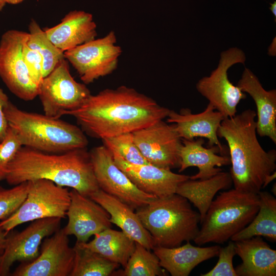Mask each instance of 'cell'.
<instances>
[{
  "instance_id": "cell-1",
  "label": "cell",
  "mask_w": 276,
  "mask_h": 276,
  "mask_svg": "<svg viewBox=\"0 0 276 276\" xmlns=\"http://www.w3.org/2000/svg\"><path fill=\"white\" fill-rule=\"evenodd\" d=\"M170 109L133 88L121 86L90 95L74 117L83 132L103 139L133 132L167 118Z\"/></svg>"
},
{
  "instance_id": "cell-2",
  "label": "cell",
  "mask_w": 276,
  "mask_h": 276,
  "mask_svg": "<svg viewBox=\"0 0 276 276\" xmlns=\"http://www.w3.org/2000/svg\"><path fill=\"white\" fill-rule=\"evenodd\" d=\"M44 179L89 197L100 188L86 148L48 153L22 147L10 163L5 180L12 186Z\"/></svg>"
},
{
  "instance_id": "cell-3",
  "label": "cell",
  "mask_w": 276,
  "mask_h": 276,
  "mask_svg": "<svg viewBox=\"0 0 276 276\" xmlns=\"http://www.w3.org/2000/svg\"><path fill=\"white\" fill-rule=\"evenodd\" d=\"M256 112L247 109L224 119L217 130L218 137L226 142L231 167L229 173L234 188L258 194L266 178L275 171L276 151H265L256 132Z\"/></svg>"
},
{
  "instance_id": "cell-4",
  "label": "cell",
  "mask_w": 276,
  "mask_h": 276,
  "mask_svg": "<svg viewBox=\"0 0 276 276\" xmlns=\"http://www.w3.org/2000/svg\"><path fill=\"white\" fill-rule=\"evenodd\" d=\"M4 112L22 146L58 153L86 148L88 144L82 130L59 119L22 110L10 101Z\"/></svg>"
},
{
  "instance_id": "cell-5",
  "label": "cell",
  "mask_w": 276,
  "mask_h": 276,
  "mask_svg": "<svg viewBox=\"0 0 276 276\" xmlns=\"http://www.w3.org/2000/svg\"><path fill=\"white\" fill-rule=\"evenodd\" d=\"M144 227L151 235L155 246L172 248L197 236L200 215L189 201L176 194L155 198L136 210Z\"/></svg>"
},
{
  "instance_id": "cell-6",
  "label": "cell",
  "mask_w": 276,
  "mask_h": 276,
  "mask_svg": "<svg viewBox=\"0 0 276 276\" xmlns=\"http://www.w3.org/2000/svg\"><path fill=\"white\" fill-rule=\"evenodd\" d=\"M259 208L258 194L235 188L220 192L212 201L193 241L198 245L223 244L249 224Z\"/></svg>"
},
{
  "instance_id": "cell-7",
  "label": "cell",
  "mask_w": 276,
  "mask_h": 276,
  "mask_svg": "<svg viewBox=\"0 0 276 276\" xmlns=\"http://www.w3.org/2000/svg\"><path fill=\"white\" fill-rule=\"evenodd\" d=\"M70 201L67 187L44 179L28 181L26 198L12 215L0 222V227L7 234L29 221L50 217L65 218Z\"/></svg>"
},
{
  "instance_id": "cell-8",
  "label": "cell",
  "mask_w": 276,
  "mask_h": 276,
  "mask_svg": "<svg viewBox=\"0 0 276 276\" xmlns=\"http://www.w3.org/2000/svg\"><path fill=\"white\" fill-rule=\"evenodd\" d=\"M245 53L237 47L222 51L217 67L208 76L201 78L196 84L198 92L206 98L224 118L235 116L239 102L246 98V93L229 80L227 71L237 63L244 64Z\"/></svg>"
},
{
  "instance_id": "cell-9",
  "label": "cell",
  "mask_w": 276,
  "mask_h": 276,
  "mask_svg": "<svg viewBox=\"0 0 276 276\" xmlns=\"http://www.w3.org/2000/svg\"><path fill=\"white\" fill-rule=\"evenodd\" d=\"M91 95L85 84L77 82L70 74L64 58L44 77L39 87V96L44 114L59 119L66 111L80 108Z\"/></svg>"
},
{
  "instance_id": "cell-10",
  "label": "cell",
  "mask_w": 276,
  "mask_h": 276,
  "mask_svg": "<svg viewBox=\"0 0 276 276\" xmlns=\"http://www.w3.org/2000/svg\"><path fill=\"white\" fill-rule=\"evenodd\" d=\"M28 37V32L10 30L2 35L0 41V77L14 95L27 101L33 100L39 93L22 57Z\"/></svg>"
},
{
  "instance_id": "cell-11",
  "label": "cell",
  "mask_w": 276,
  "mask_h": 276,
  "mask_svg": "<svg viewBox=\"0 0 276 276\" xmlns=\"http://www.w3.org/2000/svg\"><path fill=\"white\" fill-rule=\"evenodd\" d=\"M114 32L95 39L64 52L85 84H89L100 77L111 73L117 67L122 51L116 44Z\"/></svg>"
},
{
  "instance_id": "cell-12",
  "label": "cell",
  "mask_w": 276,
  "mask_h": 276,
  "mask_svg": "<svg viewBox=\"0 0 276 276\" xmlns=\"http://www.w3.org/2000/svg\"><path fill=\"white\" fill-rule=\"evenodd\" d=\"M99 188L137 210L157 198L139 190L115 164L111 151L104 145L89 152Z\"/></svg>"
},
{
  "instance_id": "cell-13",
  "label": "cell",
  "mask_w": 276,
  "mask_h": 276,
  "mask_svg": "<svg viewBox=\"0 0 276 276\" xmlns=\"http://www.w3.org/2000/svg\"><path fill=\"white\" fill-rule=\"evenodd\" d=\"M61 220L57 217L37 219L21 232H9L0 257V276L8 275L16 262L25 263L34 261L39 254L43 240L60 228Z\"/></svg>"
},
{
  "instance_id": "cell-14",
  "label": "cell",
  "mask_w": 276,
  "mask_h": 276,
  "mask_svg": "<svg viewBox=\"0 0 276 276\" xmlns=\"http://www.w3.org/2000/svg\"><path fill=\"white\" fill-rule=\"evenodd\" d=\"M132 133L136 145L150 164L170 170L179 167L182 139L174 124L159 120Z\"/></svg>"
},
{
  "instance_id": "cell-15",
  "label": "cell",
  "mask_w": 276,
  "mask_h": 276,
  "mask_svg": "<svg viewBox=\"0 0 276 276\" xmlns=\"http://www.w3.org/2000/svg\"><path fill=\"white\" fill-rule=\"evenodd\" d=\"M75 258L74 247L63 228L46 237L38 256L33 261L21 263L13 276H70Z\"/></svg>"
},
{
  "instance_id": "cell-16",
  "label": "cell",
  "mask_w": 276,
  "mask_h": 276,
  "mask_svg": "<svg viewBox=\"0 0 276 276\" xmlns=\"http://www.w3.org/2000/svg\"><path fill=\"white\" fill-rule=\"evenodd\" d=\"M70 192L68 221L63 228L67 235L75 236L77 242L85 243L91 236L111 228L110 215L102 206L74 189Z\"/></svg>"
},
{
  "instance_id": "cell-17",
  "label": "cell",
  "mask_w": 276,
  "mask_h": 276,
  "mask_svg": "<svg viewBox=\"0 0 276 276\" xmlns=\"http://www.w3.org/2000/svg\"><path fill=\"white\" fill-rule=\"evenodd\" d=\"M111 153L115 164L139 190L157 198L176 193L178 185L190 178L189 175L175 173L170 169L150 164H130L117 154Z\"/></svg>"
},
{
  "instance_id": "cell-18",
  "label": "cell",
  "mask_w": 276,
  "mask_h": 276,
  "mask_svg": "<svg viewBox=\"0 0 276 276\" xmlns=\"http://www.w3.org/2000/svg\"><path fill=\"white\" fill-rule=\"evenodd\" d=\"M167 118L168 123H174L176 131L182 139L205 138L209 147H218L221 154L224 155L217 130L224 118L211 104L209 103L205 109L198 113H193L189 109H183L179 113L170 110Z\"/></svg>"
},
{
  "instance_id": "cell-19",
  "label": "cell",
  "mask_w": 276,
  "mask_h": 276,
  "mask_svg": "<svg viewBox=\"0 0 276 276\" xmlns=\"http://www.w3.org/2000/svg\"><path fill=\"white\" fill-rule=\"evenodd\" d=\"M236 85L249 94L255 103L257 134L261 137H268L275 144L276 90H265L258 78L246 67Z\"/></svg>"
},
{
  "instance_id": "cell-20",
  "label": "cell",
  "mask_w": 276,
  "mask_h": 276,
  "mask_svg": "<svg viewBox=\"0 0 276 276\" xmlns=\"http://www.w3.org/2000/svg\"><path fill=\"white\" fill-rule=\"evenodd\" d=\"M44 31L51 42L63 52L95 39L97 35L93 15L80 10L70 12L59 24Z\"/></svg>"
},
{
  "instance_id": "cell-21",
  "label": "cell",
  "mask_w": 276,
  "mask_h": 276,
  "mask_svg": "<svg viewBox=\"0 0 276 276\" xmlns=\"http://www.w3.org/2000/svg\"><path fill=\"white\" fill-rule=\"evenodd\" d=\"M242 262L235 268L237 276H275L276 250L261 236L235 242Z\"/></svg>"
},
{
  "instance_id": "cell-22",
  "label": "cell",
  "mask_w": 276,
  "mask_h": 276,
  "mask_svg": "<svg viewBox=\"0 0 276 276\" xmlns=\"http://www.w3.org/2000/svg\"><path fill=\"white\" fill-rule=\"evenodd\" d=\"M89 197L108 213L111 223L120 227L135 242L149 250L155 246L151 235L143 225L136 212L128 205L100 189Z\"/></svg>"
},
{
  "instance_id": "cell-23",
  "label": "cell",
  "mask_w": 276,
  "mask_h": 276,
  "mask_svg": "<svg viewBox=\"0 0 276 276\" xmlns=\"http://www.w3.org/2000/svg\"><path fill=\"white\" fill-rule=\"evenodd\" d=\"M204 142L201 137L196 140L182 139L179 172H181L190 167H197L198 172L190 176L191 179L210 178L222 171L219 167L231 164L228 156L217 154L220 152L218 147L205 148L203 146Z\"/></svg>"
},
{
  "instance_id": "cell-24",
  "label": "cell",
  "mask_w": 276,
  "mask_h": 276,
  "mask_svg": "<svg viewBox=\"0 0 276 276\" xmlns=\"http://www.w3.org/2000/svg\"><path fill=\"white\" fill-rule=\"evenodd\" d=\"M220 248L219 245L195 246L187 241L185 244L175 247L155 246L152 249L160 266L172 276H188L198 264L218 256Z\"/></svg>"
},
{
  "instance_id": "cell-25",
  "label": "cell",
  "mask_w": 276,
  "mask_h": 276,
  "mask_svg": "<svg viewBox=\"0 0 276 276\" xmlns=\"http://www.w3.org/2000/svg\"><path fill=\"white\" fill-rule=\"evenodd\" d=\"M232 185L229 172L222 171L206 179L185 180L178 185L176 193L186 198L198 209L201 223L217 193L229 189Z\"/></svg>"
},
{
  "instance_id": "cell-26",
  "label": "cell",
  "mask_w": 276,
  "mask_h": 276,
  "mask_svg": "<svg viewBox=\"0 0 276 276\" xmlns=\"http://www.w3.org/2000/svg\"><path fill=\"white\" fill-rule=\"evenodd\" d=\"M76 242L123 267L126 266L135 246V242L124 232L111 228L95 234L94 238L89 242Z\"/></svg>"
},
{
  "instance_id": "cell-27",
  "label": "cell",
  "mask_w": 276,
  "mask_h": 276,
  "mask_svg": "<svg viewBox=\"0 0 276 276\" xmlns=\"http://www.w3.org/2000/svg\"><path fill=\"white\" fill-rule=\"evenodd\" d=\"M259 208L256 216L242 230L231 240L236 242L254 236H263L272 242L276 241V199L267 191L258 193Z\"/></svg>"
},
{
  "instance_id": "cell-28",
  "label": "cell",
  "mask_w": 276,
  "mask_h": 276,
  "mask_svg": "<svg viewBox=\"0 0 276 276\" xmlns=\"http://www.w3.org/2000/svg\"><path fill=\"white\" fill-rule=\"evenodd\" d=\"M74 264L70 276H109L120 266L76 242Z\"/></svg>"
},
{
  "instance_id": "cell-29",
  "label": "cell",
  "mask_w": 276,
  "mask_h": 276,
  "mask_svg": "<svg viewBox=\"0 0 276 276\" xmlns=\"http://www.w3.org/2000/svg\"><path fill=\"white\" fill-rule=\"evenodd\" d=\"M141 244L135 242L134 250L123 270H115L111 275L162 276L166 275L158 257Z\"/></svg>"
},
{
  "instance_id": "cell-30",
  "label": "cell",
  "mask_w": 276,
  "mask_h": 276,
  "mask_svg": "<svg viewBox=\"0 0 276 276\" xmlns=\"http://www.w3.org/2000/svg\"><path fill=\"white\" fill-rule=\"evenodd\" d=\"M29 31V37L26 43L30 48L37 51L41 56L44 78L61 60L65 58L64 52L51 42L44 31L35 20L32 19L30 22Z\"/></svg>"
},
{
  "instance_id": "cell-31",
  "label": "cell",
  "mask_w": 276,
  "mask_h": 276,
  "mask_svg": "<svg viewBox=\"0 0 276 276\" xmlns=\"http://www.w3.org/2000/svg\"><path fill=\"white\" fill-rule=\"evenodd\" d=\"M102 140L108 150L127 162L136 165L150 164L136 145L132 132L120 134Z\"/></svg>"
},
{
  "instance_id": "cell-32",
  "label": "cell",
  "mask_w": 276,
  "mask_h": 276,
  "mask_svg": "<svg viewBox=\"0 0 276 276\" xmlns=\"http://www.w3.org/2000/svg\"><path fill=\"white\" fill-rule=\"evenodd\" d=\"M28 189V181L10 189L0 186V220L8 218L18 209L26 197Z\"/></svg>"
},
{
  "instance_id": "cell-33",
  "label": "cell",
  "mask_w": 276,
  "mask_h": 276,
  "mask_svg": "<svg viewBox=\"0 0 276 276\" xmlns=\"http://www.w3.org/2000/svg\"><path fill=\"white\" fill-rule=\"evenodd\" d=\"M22 147L17 134L9 126L5 137L0 142V181L5 180L10 163Z\"/></svg>"
},
{
  "instance_id": "cell-34",
  "label": "cell",
  "mask_w": 276,
  "mask_h": 276,
  "mask_svg": "<svg viewBox=\"0 0 276 276\" xmlns=\"http://www.w3.org/2000/svg\"><path fill=\"white\" fill-rule=\"evenodd\" d=\"M236 255L235 242L231 240L228 244L219 249V259L215 266L201 276H237L233 264L234 257Z\"/></svg>"
},
{
  "instance_id": "cell-35",
  "label": "cell",
  "mask_w": 276,
  "mask_h": 276,
  "mask_svg": "<svg viewBox=\"0 0 276 276\" xmlns=\"http://www.w3.org/2000/svg\"><path fill=\"white\" fill-rule=\"evenodd\" d=\"M22 54L30 77L39 87L43 79L41 56L37 51L30 48L26 43L23 47Z\"/></svg>"
},
{
  "instance_id": "cell-36",
  "label": "cell",
  "mask_w": 276,
  "mask_h": 276,
  "mask_svg": "<svg viewBox=\"0 0 276 276\" xmlns=\"http://www.w3.org/2000/svg\"><path fill=\"white\" fill-rule=\"evenodd\" d=\"M9 101L7 95L0 88V142L5 137L9 127L4 112V107Z\"/></svg>"
},
{
  "instance_id": "cell-37",
  "label": "cell",
  "mask_w": 276,
  "mask_h": 276,
  "mask_svg": "<svg viewBox=\"0 0 276 276\" xmlns=\"http://www.w3.org/2000/svg\"><path fill=\"white\" fill-rule=\"evenodd\" d=\"M7 234L0 227V256L3 254L6 243Z\"/></svg>"
},
{
  "instance_id": "cell-38",
  "label": "cell",
  "mask_w": 276,
  "mask_h": 276,
  "mask_svg": "<svg viewBox=\"0 0 276 276\" xmlns=\"http://www.w3.org/2000/svg\"><path fill=\"white\" fill-rule=\"evenodd\" d=\"M276 40L274 37L268 49V54L269 56H275L276 55Z\"/></svg>"
},
{
  "instance_id": "cell-39",
  "label": "cell",
  "mask_w": 276,
  "mask_h": 276,
  "mask_svg": "<svg viewBox=\"0 0 276 276\" xmlns=\"http://www.w3.org/2000/svg\"><path fill=\"white\" fill-rule=\"evenodd\" d=\"M275 177L276 172L275 171L266 178L263 186V188L266 187L270 182L273 181L275 178Z\"/></svg>"
},
{
  "instance_id": "cell-40",
  "label": "cell",
  "mask_w": 276,
  "mask_h": 276,
  "mask_svg": "<svg viewBox=\"0 0 276 276\" xmlns=\"http://www.w3.org/2000/svg\"><path fill=\"white\" fill-rule=\"evenodd\" d=\"M269 9L275 16V19H276V2L274 1L273 3L270 4V7Z\"/></svg>"
},
{
  "instance_id": "cell-41",
  "label": "cell",
  "mask_w": 276,
  "mask_h": 276,
  "mask_svg": "<svg viewBox=\"0 0 276 276\" xmlns=\"http://www.w3.org/2000/svg\"><path fill=\"white\" fill-rule=\"evenodd\" d=\"M3 2L6 3H8L10 4H19L24 0H3Z\"/></svg>"
},
{
  "instance_id": "cell-42",
  "label": "cell",
  "mask_w": 276,
  "mask_h": 276,
  "mask_svg": "<svg viewBox=\"0 0 276 276\" xmlns=\"http://www.w3.org/2000/svg\"><path fill=\"white\" fill-rule=\"evenodd\" d=\"M5 3L3 0H0V11H1L4 7Z\"/></svg>"
},
{
  "instance_id": "cell-43",
  "label": "cell",
  "mask_w": 276,
  "mask_h": 276,
  "mask_svg": "<svg viewBox=\"0 0 276 276\" xmlns=\"http://www.w3.org/2000/svg\"><path fill=\"white\" fill-rule=\"evenodd\" d=\"M1 257V256H0Z\"/></svg>"
}]
</instances>
